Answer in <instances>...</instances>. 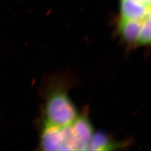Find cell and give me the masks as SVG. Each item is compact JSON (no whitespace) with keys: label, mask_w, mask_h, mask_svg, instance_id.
<instances>
[{"label":"cell","mask_w":151,"mask_h":151,"mask_svg":"<svg viewBox=\"0 0 151 151\" xmlns=\"http://www.w3.org/2000/svg\"><path fill=\"white\" fill-rule=\"evenodd\" d=\"M44 123L65 127L78 116L76 106L65 87L55 85L49 90L45 104Z\"/></svg>","instance_id":"6da1fadb"},{"label":"cell","mask_w":151,"mask_h":151,"mask_svg":"<svg viewBox=\"0 0 151 151\" xmlns=\"http://www.w3.org/2000/svg\"><path fill=\"white\" fill-rule=\"evenodd\" d=\"M64 143L63 127L44 123L40 135V146L44 151L62 150Z\"/></svg>","instance_id":"7a4b0ae2"},{"label":"cell","mask_w":151,"mask_h":151,"mask_svg":"<svg viewBox=\"0 0 151 151\" xmlns=\"http://www.w3.org/2000/svg\"><path fill=\"white\" fill-rule=\"evenodd\" d=\"M77 143L78 150H86L88 142L94 134L93 125L86 116H78L70 124Z\"/></svg>","instance_id":"3957f363"},{"label":"cell","mask_w":151,"mask_h":151,"mask_svg":"<svg viewBox=\"0 0 151 151\" xmlns=\"http://www.w3.org/2000/svg\"><path fill=\"white\" fill-rule=\"evenodd\" d=\"M120 10L122 18L140 21L151 14L150 6H146L135 0H121Z\"/></svg>","instance_id":"277c9868"},{"label":"cell","mask_w":151,"mask_h":151,"mask_svg":"<svg viewBox=\"0 0 151 151\" xmlns=\"http://www.w3.org/2000/svg\"><path fill=\"white\" fill-rule=\"evenodd\" d=\"M142 21L129 20L121 18L119 22L118 28L121 38L129 46H136Z\"/></svg>","instance_id":"5b68a950"},{"label":"cell","mask_w":151,"mask_h":151,"mask_svg":"<svg viewBox=\"0 0 151 151\" xmlns=\"http://www.w3.org/2000/svg\"><path fill=\"white\" fill-rule=\"evenodd\" d=\"M112 141L108 135L102 133L94 134L88 142L86 150L104 151L111 150L113 148L118 147Z\"/></svg>","instance_id":"8992f818"},{"label":"cell","mask_w":151,"mask_h":151,"mask_svg":"<svg viewBox=\"0 0 151 151\" xmlns=\"http://www.w3.org/2000/svg\"><path fill=\"white\" fill-rule=\"evenodd\" d=\"M150 18L151 15L149 14L143 20L136 46H146L150 44L151 42Z\"/></svg>","instance_id":"52a82bcc"},{"label":"cell","mask_w":151,"mask_h":151,"mask_svg":"<svg viewBox=\"0 0 151 151\" xmlns=\"http://www.w3.org/2000/svg\"><path fill=\"white\" fill-rule=\"evenodd\" d=\"M136 1H138L139 3H141L142 4L146 6H150V4L147 1V0H135Z\"/></svg>","instance_id":"ba28073f"},{"label":"cell","mask_w":151,"mask_h":151,"mask_svg":"<svg viewBox=\"0 0 151 151\" xmlns=\"http://www.w3.org/2000/svg\"><path fill=\"white\" fill-rule=\"evenodd\" d=\"M147 1L148 2V3H149L150 4V3H151V0H147Z\"/></svg>","instance_id":"9c48e42d"}]
</instances>
